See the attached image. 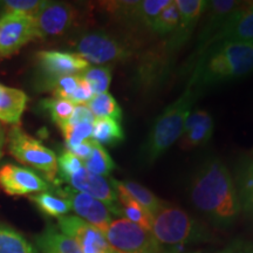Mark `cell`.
Masks as SVG:
<instances>
[{
  "label": "cell",
  "instance_id": "cell-2",
  "mask_svg": "<svg viewBox=\"0 0 253 253\" xmlns=\"http://www.w3.org/2000/svg\"><path fill=\"white\" fill-rule=\"evenodd\" d=\"M253 73V42L223 41L210 46L196 60L190 81L202 90Z\"/></svg>",
  "mask_w": 253,
  "mask_h": 253
},
{
  "label": "cell",
  "instance_id": "cell-14",
  "mask_svg": "<svg viewBox=\"0 0 253 253\" xmlns=\"http://www.w3.org/2000/svg\"><path fill=\"white\" fill-rule=\"evenodd\" d=\"M65 183H67L72 189L102 202L109 209L112 214L122 218L118 194L110 181H107L106 177L91 173L84 167L77 173L69 177Z\"/></svg>",
  "mask_w": 253,
  "mask_h": 253
},
{
  "label": "cell",
  "instance_id": "cell-4",
  "mask_svg": "<svg viewBox=\"0 0 253 253\" xmlns=\"http://www.w3.org/2000/svg\"><path fill=\"white\" fill-rule=\"evenodd\" d=\"M151 233L164 249H183L186 245L208 243L212 233L183 209L169 203L153 217Z\"/></svg>",
  "mask_w": 253,
  "mask_h": 253
},
{
  "label": "cell",
  "instance_id": "cell-35",
  "mask_svg": "<svg viewBox=\"0 0 253 253\" xmlns=\"http://www.w3.org/2000/svg\"><path fill=\"white\" fill-rule=\"evenodd\" d=\"M60 130L65 138L66 149H71L73 147L81 144L82 142L89 140L93 134V123H79V125H69L63 123L59 126Z\"/></svg>",
  "mask_w": 253,
  "mask_h": 253
},
{
  "label": "cell",
  "instance_id": "cell-16",
  "mask_svg": "<svg viewBox=\"0 0 253 253\" xmlns=\"http://www.w3.org/2000/svg\"><path fill=\"white\" fill-rule=\"evenodd\" d=\"M223 41L253 42V2H242L231 13L223 27L209 42L208 48Z\"/></svg>",
  "mask_w": 253,
  "mask_h": 253
},
{
  "label": "cell",
  "instance_id": "cell-36",
  "mask_svg": "<svg viewBox=\"0 0 253 253\" xmlns=\"http://www.w3.org/2000/svg\"><path fill=\"white\" fill-rule=\"evenodd\" d=\"M171 2V0H143L138 2L137 23L141 26L151 28L157 15Z\"/></svg>",
  "mask_w": 253,
  "mask_h": 253
},
{
  "label": "cell",
  "instance_id": "cell-32",
  "mask_svg": "<svg viewBox=\"0 0 253 253\" xmlns=\"http://www.w3.org/2000/svg\"><path fill=\"white\" fill-rule=\"evenodd\" d=\"M80 77L88 82L95 95L107 93L112 84V67L110 66H89L82 72Z\"/></svg>",
  "mask_w": 253,
  "mask_h": 253
},
{
  "label": "cell",
  "instance_id": "cell-29",
  "mask_svg": "<svg viewBox=\"0 0 253 253\" xmlns=\"http://www.w3.org/2000/svg\"><path fill=\"white\" fill-rule=\"evenodd\" d=\"M84 167L91 173L106 177L109 176L110 172L115 169L116 164L106 148L94 141L93 150H91L90 156L84 162Z\"/></svg>",
  "mask_w": 253,
  "mask_h": 253
},
{
  "label": "cell",
  "instance_id": "cell-34",
  "mask_svg": "<svg viewBox=\"0 0 253 253\" xmlns=\"http://www.w3.org/2000/svg\"><path fill=\"white\" fill-rule=\"evenodd\" d=\"M138 2L132 0H125V1H106L103 2L102 7L107 14L113 17L115 20L122 21L128 24H138L137 23V8Z\"/></svg>",
  "mask_w": 253,
  "mask_h": 253
},
{
  "label": "cell",
  "instance_id": "cell-11",
  "mask_svg": "<svg viewBox=\"0 0 253 253\" xmlns=\"http://www.w3.org/2000/svg\"><path fill=\"white\" fill-rule=\"evenodd\" d=\"M79 18V12L67 2L47 1L45 7L34 18L37 39L59 37L74 26Z\"/></svg>",
  "mask_w": 253,
  "mask_h": 253
},
{
  "label": "cell",
  "instance_id": "cell-43",
  "mask_svg": "<svg viewBox=\"0 0 253 253\" xmlns=\"http://www.w3.org/2000/svg\"><path fill=\"white\" fill-rule=\"evenodd\" d=\"M240 248V244L239 243H233V244H231L227 246V248L223 249L221 251H219L218 253H237Z\"/></svg>",
  "mask_w": 253,
  "mask_h": 253
},
{
  "label": "cell",
  "instance_id": "cell-7",
  "mask_svg": "<svg viewBox=\"0 0 253 253\" xmlns=\"http://www.w3.org/2000/svg\"><path fill=\"white\" fill-rule=\"evenodd\" d=\"M107 243L120 253H164L151 231L136 225L126 218L113 219L103 232Z\"/></svg>",
  "mask_w": 253,
  "mask_h": 253
},
{
  "label": "cell",
  "instance_id": "cell-15",
  "mask_svg": "<svg viewBox=\"0 0 253 253\" xmlns=\"http://www.w3.org/2000/svg\"><path fill=\"white\" fill-rule=\"evenodd\" d=\"M37 61L43 74L42 80L67 75H80L90 66L74 52L61 50H40L37 54Z\"/></svg>",
  "mask_w": 253,
  "mask_h": 253
},
{
  "label": "cell",
  "instance_id": "cell-22",
  "mask_svg": "<svg viewBox=\"0 0 253 253\" xmlns=\"http://www.w3.org/2000/svg\"><path fill=\"white\" fill-rule=\"evenodd\" d=\"M110 183H112L114 189L122 190L123 192H126L129 197L134 199L136 203L143 207L153 217L167 203V202L158 198L149 189H147L145 186L141 185L137 182L119 181V179L112 178L110 179Z\"/></svg>",
  "mask_w": 253,
  "mask_h": 253
},
{
  "label": "cell",
  "instance_id": "cell-6",
  "mask_svg": "<svg viewBox=\"0 0 253 253\" xmlns=\"http://www.w3.org/2000/svg\"><path fill=\"white\" fill-rule=\"evenodd\" d=\"M75 54L80 55L89 63L107 66L110 62H125L134 55L128 43L104 31L84 33L72 41Z\"/></svg>",
  "mask_w": 253,
  "mask_h": 253
},
{
  "label": "cell",
  "instance_id": "cell-38",
  "mask_svg": "<svg viewBox=\"0 0 253 253\" xmlns=\"http://www.w3.org/2000/svg\"><path fill=\"white\" fill-rule=\"evenodd\" d=\"M6 13H17L28 18H37L47 1L43 0H9L5 1Z\"/></svg>",
  "mask_w": 253,
  "mask_h": 253
},
{
  "label": "cell",
  "instance_id": "cell-28",
  "mask_svg": "<svg viewBox=\"0 0 253 253\" xmlns=\"http://www.w3.org/2000/svg\"><path fill=\"white\" fill-rule=\"evenodd\" d=\"M0 253H38L23 235L0 223Z\"/></svg>",
  "mask_w": 253,
  "mask_h": 253
},
{
  "label": "cell",
  "instance_id": "cell-44",
  "mask_svg": "<svg viewBox=\"0 0 253 253\" xmlns=\"http://www.w3.org/2000/svg\"><path fill=\"white\" fill-rule=\"evenodd\" d=\"M182 249H166L164 253H181Z\"/></svg>",
  "mask_w": 253,
  "mask_h": 253
},
{
  "label": "cell",
  "instance_id": "cell-17",
  "mask_svg": "<svg viewBox=\"0 0 253 253\" xmlns=\"http://www.w3.org/2000/svg\"><path fill=\"white\" fill-rule=\"evenodd\" d=\"M242 4L236 0H211L205 8V21L197 39L195 58L197 60L207 50L209 42L216 36L235 9Z\"/></svg>",
  "mask_w": 253,
  "mask_h": 253
},
{
  "label": "cell",
  "instance_id": "cell-21",
  "mask_svg": "<svg viewBox=\"0 0 253 253\" xmlns=\"http://www.w3.org/2000/svg\"><path fill=\"white\" fill-rule=\"evenodd\" d=\"M36 244L41 253H82L74 240L52 224L36 236Z\"/></svg>",
  "mask_w": 253,
  "mask_h": 253
},
{
  "label": "cell",
  "instance_id": "cell-31",
  "mask_svg": "<svg viewBox=\"0 0 253 253\" xmlns=\"http://www.w3.org/2000/svg\"><path fill=\"white\" fill-rule=\"evenodd\" d=\"M40 108L48 114V116L56 126H61L71 119L74 112L75 104L69 100L58 99V97H49L43 99L40 102Z\"/></svg>",
  "mask_w": 253,
  "mask_h": 253
},
{
  "label": "cell",
  "instance_id": "cell-23",
  "mask_svg": "<svg viewBox=\"0 0 253 253\" xmlns=\"http://www.w3.org/2000/svg\"><path fill=\"white\" fill-rule=\"evenodd\" d=\"M233 178L242 210L253 216V158H244L237 164Z\"/></svg>",
  "mask_w": 253,
  "mask_h": 253
},
{
  "label": "cell",
  "instance_id": "cell-8",
  "mask_svg": "<svg viewBox=\"0 0 253 253\" xmlns=\"http://www.w3.org/2000/svg\"><path fill=\"white\" fill-rule=\"evenodd\" d=\"M177 48L168 38L162 45L155 46L143 54L136 69L135 81L142 90H150L163 81L171 66V56Z\"/></svg>",
  "mask_w": 253,
  "mask_h": 253
},
{
  "label": "cell",
  "instance_id": "cell-25",
  "mask_svg": "<svg viewBox=\"0 0 253 253\" xmlns=\"http://www.w3.org/2000/svg\"><path fill=\"white\" fill-rule=\"evenodd\" d=\"M30 199L32 203L38 208V210L47 217L58 218L59 219V218L63 216H67L72 211L68 201L60 197L54 192H50V190L49 191L30 196Z\"/></svg>",
  "mask_w": 253,
  "mask_h": 253
},
{
  "label": "cell",
  "instance_id": "cell-13",
  "mask_svg": "<svg viewBox=\"0 0 253 253\" xmlns=\"http://www.w3.org/2000/svg\"><path fill=\"white\" fill-rule=\"evenodd\" d=\"M58 227L63 235L72 238L82 253H112L101 231L77 216H63L58 219Z\"/></svg>",
  "mask_w": 253,
  "mask_h": 253
},
{
  "label": "cell",
  "instance_id": "cell-24",
  "mask_svg": "<svg viewBox=\"0 0 253 253\" xmlns=\"http://www.w3.org/2000/svg\"><path fill=\"white\" fill-rule=\"evenodd\" d=\"M91 138L101 145L116 147L126 140L121 123L113 119H95Z\"/></svg>",
  "mask_w": 253,
  "mask_h": 253
},
{
  "label": "cell",
  "instance_id": "cell-9",
  "mask_svg": "<svg viewBox=\"0 0 253 253\" xmlns=\"http://www.w3.org/2000/svg\"><path fill=\"white\" fill-rule=\"evenodd\" d=\"M52 189L54 194L68 201L72 211H74L77 217L97 227L102 233L112 223V212L102 202L84 192H79L68 185L53 186Z\"/></svg>",
  "mask_w": 253,
  "mask_h": 253
},
{
  "label": "cell",
  "instance_id": "cell-19",
  "mask_svg": "<svg viewBox=\"0 0 253 253\" xmlns=\"http://www.w3.org/2000/svg\"><path fill=\"white\" fill-rule=\"evenodd\" d=\"M175 4L179 11L181 20L178 28L170 37H172L177 45L182 47L191 37L199 19L204 14L208 1L207 0H175Z\"/></svg>",
  "mask_w": 253,
  "mask_h": 253
},
{
  "label": "cell",
  "instance_id": "cell-30",
  "mask_svg": "<svg viewBox=\"0 0 253 253\" xmlns=\"http://www.w3.org/2000/svg\"><path fill=\"white\" fill-rule=\"evenodd\" d=\"M179 20V11L175 4V0H171V2L157 15L150 30L158 37H170L178 28Z\"/></svg>",
  "mask_w": 253,
  "mask_h": 253
},
{
  "label": "cell",
  "instance_id": "cell-40",
  "mask_svg": "<svg viewBox=\"0 0 253 253\" xmlns=\"http://www.w3.org/2000/svg\"><path fill=\"white\" fill-rule=\"evenodd\" d=\"M95 116L90 109L88 108L87 104H78L75 106L74 112H73L71 119L67 123L69 125H79V123H94Z\"/></svg>",
  "mask_w": 253,
  "mask_h": 253
},
{
  "label": "cell",
  "instance_id": "cell-27",
  "mask_svg": "<svg viewBox=\"0 0 253 253\" xmlns=\"http://www.w3.org/2000/svg\"><path fill=\"white\" fill-rule=\"evenodd\" d=\"M87 107L93 113L95 119H113L121 122L123 119L122 108L112 94L107 93L94 95V97L87 103Z\"/></svg>",
  "mask_w": 253,
  "mask_h": 253
},
{
  "label": "cell",
  "instance_id": "cell-10",
  "mask_svg": "<svg viewBox=\"0 0 253 253\" xmlns=\"http://www.w3.org/2000/svg\"><path fill=\"white\" fill-rule=\"evenodd\" d=\"M36 39L34 19L17 13L0 18V58H9Z\"/></svg>",
  "mask_w": 253,
  "mask_h": 253
},
{
  "label": "cell",
  "instance_id": "cell-39",
  "mask_svg": "<svg viewBox=\"0 0 253 253\" xmlns=\"http://www.w3.org/2000/svg\"><path fill=\"white\" fill-rule=\"evenodd\" d=\"M79 77H80V75H79ZM94 95L95 94L93 93V90H91V88L89 84H88V82L84 81V79L80 77L77 89H75L74 93H73L71 100L69 101L74 103L75 106H78V104H87L91 99H93Z\"/></svg>",
  "mask_w": 253,
  "mask_h": 253
},
{
  "label": "cell",
  "instance_id": "cell-3",
  "mask_svg": "<svg viewBox=\"0 0 253 253\" xmlns=\"http://www.w3.org/2000/svg\"><path fill=\"white\" fill-rule=\"evenodd\" d=\"M199 91L201 90L195 88L192 82L189 81L181 96L157 116L142 145L140 154L142 163L145 166L154 164L181 138L186 119L191 114Z\"/></svg>",
  "mask_w": 253,
  "mask_h": 253
},
{
  "label": "cell",
  "instance_id": "cell-33",
  "mask_svg": "<svg viewBox=\"0 0 253 253\" xmlns=\"http://www.w3.org/2000/svg\"><path fill=\"white\" fill-rule=\"evenodd\" d=\"M80 77L79 75H67L55 79L42 80V90L50 91L53 97L63 100H71L73 93L77 89Z\"/></svg>",
  "mask_w": 253,
  "mask_h": 253
},
{
  "label": "cell",
  "instance_id": "cell-1",
  "mask_svg": "<svg viewBox=\"0 0 253 253\" xmlns=\"http://www.w3.org/2000/svg\"><path fill=\"white\" fill-rule=\"evenodd\" d=\"M192 204L217 227H230L242 212L238 191L230 170L218 157L208 158L190 183Z\"/></svg>",
  "mask_w": 253,
  "mask_h": 253
},
{
  "label": "cell",
  "instance_id": "cell-12",
  "mask_svg": "<svg viewBox=\"0 0 253 253\" xmlns=\"http://www.w3.org/2000/svg\"><path fill=\"white\" fill-rule=\"evenodd\" d=\"M0 188L9 196H33L49 191L52 185L28 168L6 163L0 167Z\"/></svg>",
  "mask_w": 253,
  "mask_h": 253
},
{
  "label": "cell",
  "instance_id": "cell-20",
  "mask_svg": "<svg viewBox=\"0 0 253 253\" xmlns=\"http://www.w3.org/2000/svg\"><path fill=\"white\" fill-rule=\"evenodd\" d=\"M27 101L25 91L0 84V122L18 126L26 109Z\"/></svg>",
  "mask_w": 253,
  "mask_h": 253
},
{
  "label": "cell",
  "instance_id": "cell-37",
  "mask_svg": "<svg viewBox=\"0 0 253 253\" xmlns=\"http://www.w3.org/2000/svg\"><path fill=\"white\" fill-rule=\"evenodd\" d=\"M84 168V162L75 156L72 151L63 149L58 156V183L55 186L61 185L69 177L77 173Z\"/></svg>",
  "mask_w": 253,
  "mask_h": 253
},
{
  "label": "cell",
  "instance_id": "cell-42",
  "mask_svg": "<svg viewBox=\"0 0 253 253\" xmlns=\"http://www.w3.org/2000/svg\"><path fill=\"white\" fill-rule=\"evenodd\" d=\"M5 144H6L5 130H4V128H2V126L0 125V158L2 157V154H4Z\"/></svg>",
  "mask_w": 253,
  "mask_h": 253
},
{
  "label": "cell",
  "instance_id": "cell-41",
  "mask_svg": "<svg viewBox=\"0 0 253 253\" xmlns=\"http://www.w3.org/2000/svg\"><path fill=\"white\" fill-rule=\"evenodd\" d=\"M93 144H94V140L93 138H89V140L82 142L81 144L77 145V147H73L68 150L72 151L75 156L80 158L82 162H84V161L90 156L91 150H93Z\"/></svg>",
  "mask_w": 253,
  "mask_h": 253
},
{
  "label": "cell",
  "instance_id": "cell-45",
  "mask_svg": "<svg viewBox=\"0 0 253 253\" xmlns=\"http://www.w3.org/2000/svg\"><path fill=\"white\" fill-rule=\"evenodd\" d=\"M112 253H120V252H116V251H114V250H113V252Z\"/></svg>",
  "mask_w": 253,
  "mask_h": 253
},
{
  "label": "cell",
  "instance_id": "cell-26",
  "mask_svg": "<svg viewBox=\"0 0 253 253\" xmlns=\"http://www.w3.org/2000/svg\"><path fill=\"white\" fill-rule=\"evenodd\" d=\"M115 191L119 197L122 218L130 220L131 223L143 227L144 230L151 231V226H153V216H151L143 207H141L140 204L136 203L134 199L129 197L126 192H123L122 190L115 189Z\"/></svg>",
  "mask_w": 253,
  "mask_h": 253
},
{
  "label": "cell",
  "instance_id": "cell-5",
  "mask_svg": "<svg viewBox=\"0 0 253 253\" xmlns=\"http://www.w3.org/2000/svg\"><path fill=\"white\" fill-rule=\"evenodd\" d=\"M6 143L8 153L18 162L40 171L50 185H56L58 156L54 151L25 132L19 126H13L9 129Z\"/></svg>",
  "mask_w": 253,
  "mask_h": 253
},
{
  "label": "cell",
  "instance_id": "cell-18",
  "mask_svg": "<svg viewBox=\"0 0 253 253\" xmlns=\"http://www.w3.org/2000/svg\"><path fill=\"white\" fill-rule=\"evenodd\" d=\"M213 129L214 123L210 113L203 109L191 112L179 138V148L188 151L207 144L212 137Z\"/></svg>",
  "mask_w": 253,
  "mask_h": 253
}]
</instances>
